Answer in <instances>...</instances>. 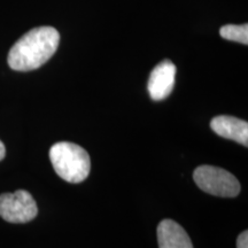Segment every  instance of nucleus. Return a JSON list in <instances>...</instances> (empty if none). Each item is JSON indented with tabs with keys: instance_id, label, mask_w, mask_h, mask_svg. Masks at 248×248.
I'll return each mask as SVG.
<instances>
[{
	"instance_id": "9",
	"label": "nucleus",
	"mask_w": 248,
	"mask_h": 248,
	"mask_svg": "<svg viewBox=\"0 0 248 248\" xmlns=\"http://www.w3.org/2000/svg\"><path fill=\"white\" fill-rule=\"evenodd\" d=\"M237 248H248V232H241L237 239Z\"/></svg>"
},
{
	"instance_id": "2",
	"label": "nucleus",
	"mask_w": 248,
	"mask_h": 248,
	"mask_svg": "<svg viewBox=\"0 0 248 248\" xmlns=\"http://www.w3.org/2000/svg\"><path fill=\"white\" fill-rule=\"evenodd\" d=\"M49 159L59 177L77 184L88 178L91 161L84 148L68 141L54 144L49 150Z\"/></svg>"
},
{
	"instance_id": "6",
	"label": "nucleus",
	"mask_w": 248,
	"mask_h": 248,
	"mask_svg": "<svg viewBox=\"0 0 248 248\" xmlns=\"http://www.w3.org/2000/svg\"><path fill=\"white\" fill-rule=\"evenodd\" d=\"M210 128L223 138L248 146V123L246 121L233 116H216L210 122Z\"/></svg>"
},
{
	"instance_id": "8",
	"label": "nucleus",
	"mask_w": 248,
	"mask_h": 248,
	"mask_svg": "<svg viewBox=\"0 0 248 248\" xmlns=\"http://www.w3.org/2000/svg\"><path fill=\"white\" fill-rule=\"evenodd\" d=\"M219 35L222 38L231 42H237L240 44H248V26L247 23L241 24V26H235V24H226L223 26L219 30Z\"/></svg>"
},
{
	"instance_id": "5",
	"label": "nucleus",
	"mask_w": 248,
	"mask_h": 248,
	"mask_svg": "<svg viewBox=\"0 0 248 248\" xmlns=\"http://www.w3.org/2000/svg\"><path fill=\"white\" fill-rule=\"evenodd\" d=\"M176 66L170 60L160 62L152 70L148 79V92L151 98L155 101L166 99L171 93L175 85Z\"/></svg>"
},
{
	"instance_id": "4",
	"label": "nucleus",
	"mask_w": 248,
	"mask_h": 248,
	"mask_svg": "<svg viewBox=\"0 0 248 248\" xmlns=\"http://www.w3.org/2000/svg\"><path fill=\"white\" fill-rule=\"evenodd\" d=\"M38 214L35 199L28 191L0 195V217L9 223H28Z\"/></svg>"
},
{
	"instance_id": "3",
	"label": "nucleus",
	"mask_w": 248,
	"mask_h": 248,
	"mask_svg": "<svg viewBox=\"0 0 248 248\" xmlns=\"http://www.w3.org/2000/svg\"><path fill=\"white\" fill-rule=\"evenodd\" d=\"M193 179L200 190L216 197L234 198L240 192V183L234 175L218 167H198Z\"/></svg>"
},
{
	"instance_id": "10",
	"label": "nucleus",
	"mask_w": 248,
	"mask_h": 248,
	"mask_svg": "<svg viewBox=\"0 0 248 248\" xmlns=\"http://www.w3.org/2000/svg\"><path fill=\"white\" fill-rule=\"evenodd\" d=\"M6 155V148H5V145L2 144V141L0 140V161L5 157Z\"/></svg>"
},
{
	"instance_id": "7",
	"label": "nucleus",
	"mask_w": 248,
	"mask_h": 248,
	"mask_svg": "<svg viewBox=\"0 0 248 248\" xmlns=\"http://www.w3.org/2000/svg\"><path fill=\"white\" fill-rule=\"evenodd\" d=\"M157 243L159 248H193L187 232L172 219H163L157 226Z\"/></svg>"
},
{
	"instance_id": "1",
	"label": "nucleus",
	"mask_w": 248,
	"mask_h": 248,
	"mask_svg": "<svg viewBox=\"0 0 248 248\" xmlns=\"http://www.w3.org/2000/svg\"><path fill=\"white\" fill-rule=\"evenodd\" d=\"M60 33L53 27L33 28L12 46L8 64L13 70L30 71L42 67L57 52Z\"/></svg>"
}]
</instances>
